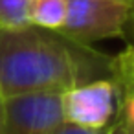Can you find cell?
Wrapping results in <instances>:
<instances>
[{
	"instance_id": "52a82bcc",
	"label": "cell",
	"mask_w": 134,
	"mask_h": 134,
	"mask_svg": "<svg viewBox=\"0 0 134 134\" xmlns=\"http://www.w3.org/2000/svg\"><path fill=\"white\" fill-rule=\"evenodd\" d=\"M134 75V44H130L123 53L112 59V77Z\"/></svg>"
},
{
	"instance_id": "7a4b0ae2",
	"label": "cell",
	"mask_w": 134,
	"mask_h": 134,
	"mask_svg": "<svg viewBox=\"0 0 134 134\" xmlns=\"http://www.w3.org/2000/svg\"><path fill=\"white\" fill-rule=\"evenodd\" d=\"M132 15L134 6L123 0H68L59 35L79 46L121 37Z\"/></svg>"
},
{
	"instance_id": "5b68a950",
	"label": "cell",
	"mask_w": 134,
	"mask_h": 134,
	"mask_svg": "<svg viewBox=\"0 0 134 134\" xmlns=\"http://www.w3.org/2000/svg\"><path fill=\"white\" fill-rule=\"evenodd\" d=\"M68 0H31L28 9L30 26L59 33L66 20Z\"/></svg>"
},
{
	"instance_id": "7c38bea8",
	"label": "cell",
	"mask_w": 134,
	"mask_h": 134,
	"mask_svg": "<svg viewBox=\"0 0 134 134\" xmlns=\"http://www.w3.org/2000/svg\"><path fill=\"white\" fill-rule=\"evenodd\" d=\"M123 2H129V4H132V6H134V0H123Z\"/></svg>"
},
{
	"instance_id": "ba28073f",
	"label": "cell",
	"mask_w": 134,
	"mask_h": 134,
	"mask_svg": "<svg viewBox=\"0 0 134 134\" xmlns=\"http://www.w3.org/2000/svg\"><path fill=\"white\" fill-rule=\"evenodd\" d=\"M108 129V127H107ZM107 129H101V130H96V129H86V127H79L75 123H68V121H63L57 125V129L52 132V134H107Z\"/></svg>"
},
{
	"instance_id": "6da1fadb",
	"label": "cell",
	"mask_w": 134,
	"mask_h": 134,
	"mask_svg": "<svg viewBox=\"0 0 134 134\" xmlns=\"http://www.w3.org/2000/svg\"><path fill=\"white\" fill-rule=\"evenodd\" d=\"M112 75V61L61 35L39 28L0 31V97L20 94H63Z\"/></svg>"
},
{
	"instance_id": "8fae6325",
	"label": "cell",
	"mask_w": 134,
	"mask_h": 134,
	"mask_svg": "<svg viewBox=\"0 0 134 134\" xmlns=\"http://www.w3.org/2000/svg\"><path fill=\"white\" fill-rule=\"evenodd\" d=\"M129 134H134V127H129Z\"/></svg>"
},
{
	"instance_id": "9c48e42d",
	"label": "cell",
	"mask_w": 134,
	"mask_h": 134,
	"mask_svg": "<svg viewBox=\"0 0 134 134\" xmlns=\"http://www.w3.org/2000/svg\"><path fill=\"white\" fill-rule=\"evenodd\" d=\"M107 134H129V127L123 123L121 118H118V119L107 129Z\"/></svg>"
},
{
	"instance_id": "8992f818",
	"label": "cell",
	"mask_w": 134,
	"mask_h": 134,
	"mask_svg": "<svg viewBox=\"0 0 134 134\" xmlns=\"http://www.w3.org/2000/svg\"><path fill=\"white\" fill-rule=\"evenodd\" d=\"M31 0H0V31L30 28L28 9Z\"/></svg>"
},
{
	"instance_id": "277c9868",
	"label": "cell",
	"mask_w": 134,
	"mask_h": 134,
	"mask_svg": "<svg viewBox=\"0 0 134 134\" xmlns=\"http://www.w3.org/2000/svg\"><path fill=\"white\" fill-rule=\"evenodd\" d=\"M63 121L61 94L0 97V134H52Z\"/></svg>"
},
{
	"instance_id": "3957f363",
	"label": "cell",
	"mask_w": 134,
	"mask_h": 134,
	"mask_svg": "<svg viewBox=\"0 0 134 134\" xmlns=\"http://www.w3.org/2000/svg\"><path fill=\"white\" fill-rule=\"evenodd\" d=\"M121 90L114 77L94 79L61 94L63 119L86 129H107L119 118Z\"/></svg>"
},
{
	"instance_id": "30bf717a",
	"label": "cell",
	"mask_w": 134,
	"mask_h": 134,
	"mask_svg": "<svg viewBox=\"0 0 134 134\" xmlns=\"http://www.w3.org/2000/svg\"><path fill=\"white\" fill-rule=\"evenodd\" d=\"M125 33L129 35V39H130V44H134V15H132V19H130V22H129V26H127Z\"/></svg>"
}]
</instances>
